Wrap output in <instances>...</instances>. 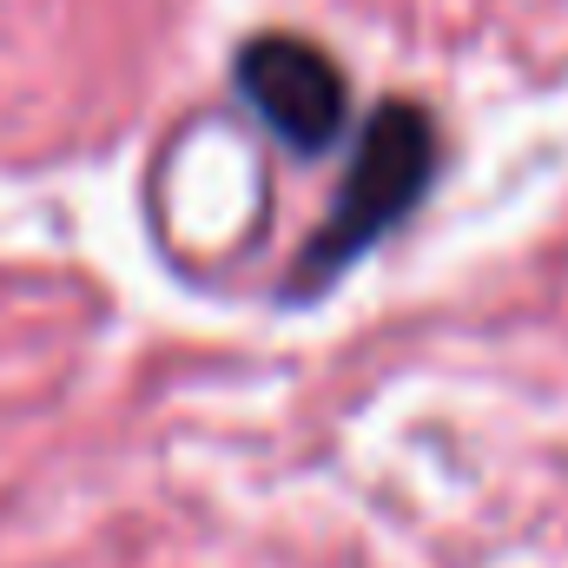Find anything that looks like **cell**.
<instances>
[{
	"label": "cell",
	"instance_id": "2",
	"mask_svg": "<svg viewBox=\"0 0 568 568\" xmlns=\"http://www.w3.org/2000/svg\"><path fill=\"white\" fill-rule=\"evenodd\" d=\"M239 93L245 106L278 133L291 152L317 159L331 152L344 133V113H351V93H344V73L337 60L304 40V33H258L239 47Z\"/></svg>",
	"mask_w": 568,
	"mask_h": 568
},
{
	"label": "cell",
	"instance_id": "1",
	"mask_svg": "<svg viewBox=\"0 0 568 568\" xmlns=\"http://www.w3.org/2000/svg\"><path fill=\"white\" fill-rule=\"evenodd\" d=\"M429 172H436V126H429L424 106L410 100H390L371 113V126L357 133L351 152V172H344V192L324 219V232L304 245V265L291 297H311L317 284H331L351 258H364L390 225L410 219V205L424 199Z\"/></svg>",
	"mask_w": 568,
	"mask_h": 568
}]
</instances>
